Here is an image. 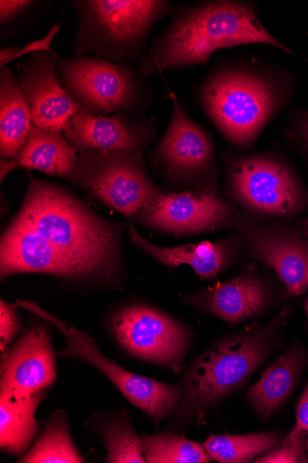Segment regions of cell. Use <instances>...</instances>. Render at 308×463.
I'll list each match as a JSON object with an SVG mask.
<instances>
[{
  "mask_svg": "<svg viewBox=\"0 0 308 463\" xmlns=\"http://www.w3.org/2000/svg\"><path fill=\"white\" fill-rule=\"evenodd\" d=\"M84 426L100 437L107 449V462L146 463L142 438L125 411L94 414Z\"/></svg>",
  "mask_w": 308,
  "mask_h": 463,
  "instance_id": "24",
  "label": "cell"
},
{
  "mask_svg": "<svg viewBox=\"0 0 308 463\" xmlns=\"http://www.w3.org/2000/svg\"><path fill=\"white\" fill-rule=\"evenodd\" d=\"M294 428L308 432V383L297 403Z\"/></svg>",
  "mask_w": 308,
  "mask_h": 463,
  "instance_id": "33",
  "label": "cell"
},
{
  "mask_svg": "<svg viewBox=\"0 0 308 463\" xmlns=\"http://www.w3.org/2000/svg\"><path fill=\"white\" fill-rule=\"evenodd\" d=\"M304 309H305V312H306V316H307V318H308V298L304 303Z\"/></svg>",
  "mask_w": 308,
  "mask_h": 463,
  "instance_id": "36",
  "label": "cell"
},
{
  "mask_svg": "<svg viewBox=\"0 0 308 463\" xmlns=\"http://www.w3.org/2000/svg\"><path fill=\"white\" fill-rule=\"evenodd\" d=\"M37 4L33 0H2L0 2V24L5 26L24 15Z\"/></svg>",
  "mask_w": 308,
  "mask_h": 463,
  "instance_id": "32",
  "label": "cell"
},
{
  "mask_svg": "<svg viewBox=\"0 0 308 463\" xmlns=\"http://www.w3.org/2000/svg\"><path fill=\"white\" fill-rule=\"evenodd\" d=\"M110 329L129 354L177 372L184 366L195 338L185 323L141 303L118 309L110 320Z\"/></svg>",
  "mask_w": 308,
  "mask_h": 463,
  "instance_id": "11",
  "label": "cell"
},
{
  "mask_svg": "<svg viewBox=\"0 0 308 463\" xmlns=\"http://www.w3.org/2000/svg\"><path fill=\"white\" fill-rule=\"evenodd\" d=\"M59 57L43 51L17 64L18 80L36 128L64 132L73 116L83 108L67 92L58 75Z\"/></svg>",
  "mask_w": 308,
  "mask_h": 463,
  "instance_id": "16",
  "label": "cell"
},
{
  "mask_svg": "<svg viewBox=\"0 0 308 463\" xmlns=\"http://www.w3.org/2000/svg\"><path fill=\"white\" fill-rule=\"evenodd\" d=\"M274 432H259L247 435H211L202 446L210 458L219 463H247L266 454L282 440Z\"/></svg>",
  "mask_w": 308,
  "mask_h": 463,
  "instance_id": "26",
  "label": "cell"
},
{
  "mask_svg": "<svg viewBox=\"0 0 308 463\" xmlns=\"http://www.w3.org/2000/svg\"><path fill=\"white\" fill-rule=\"evenodd\" d=\"M302 235L308 240V218L303 222Z\"/></svg>",
  "mask_w": 308,
  "mask_h": 463,
  "instance_id": "35",
  "label": "cell"
},
{
  "mask_svg": "<svg viewBox=\"0 0 308 463\" xmlns=\"http://www.w3.org/2000/svg\"><path fill=\"white\" fill-rule=\"evenodd\" d=\"M24 273L47 274L72 284L117 288L102 272L62 254L15 217L0 241V278Z\"/></svg>",
  "mask_w": 308,
  "mask_h": 463,
  "instance_id": "12",
  "label": "cell"
},
{
  "mask_svg": "<svg viewBox=\"0 0 308 463\" xmlns=\"http://www.w3.org/2000/svg\"><path fill=\"white\" fill-rule=\"evenodd\" d=\"M295 83L294 72L266 57H228L210 66L197 99L235 151L247 154L292 105Z\"/></svg>",
  "mask_w": 308,
  "mask_h": 463,
  "instance_id": "1",
  "label": "cell"
},
{
  "mask_svg": "<svg viewBox=\"0 0 308 463\" xmlns=\"http://www.w3.org/2000/svg\"><path fill=\"white\" fill-rule=\"evenodd\" d=\"M129 240L170 271L188 265L202 280H211L226 273L245 254L244 244L236 232L216 241L164 247L150 242L131 224Z\"/></svg>",
  "mask_w": 308,
  "mask_h": 463,
  "instance_id": "19",
  "label": "cell"
},
{
  "mask_svg": "<svg viewBox=\"0 0 308 463\" xmlns=\"http://www.w3.org/2000/svg\"><path fill=\"white\" fill-rule=\"evenodd\" d=\"M223 195L246 218L288 221L308 213V189L280 152L223 153Z\"/></svg>",
  "mask_w": 308,
  "mask_h": 463,
  "instance_id": "5",
  "label": "cell"
},
{
  "mask_svg": "<svg viewBox=\"0 0 308 463\" xmlns=\"http://www.w3.org/2000/svg\"><path fill=\"white\" fill-rule=\"evenodd\" d=\"M304 446H305V449H306V452H307V455H308V435H307V437L305 439Z\"/></svg>",
  "mask_w": 308,
  "mask_h": 463,
  "instance_id": "37",
  "label": "cell"
},
{
  "mask_svg": "<svg viewBox=\"0 0 308 463\" xmlns=\"http://www.w3.org/2000/svg\"><path fill=\"white\" fill-rule=\"evenodd\" d=\"M45 397L46 392L23 402L0 398V449L17 458L20 462L33 446L42 427L35 413Z\"/></svg>",
  "mask_w": 308,
  "mask_h": 463,
  "instance_id": "23",
  "label": "cell"
},
{
  "mask_svg": "<svg viewBox=\"0 0 308 463\" xmlns=\"http://www.w3.org/2000/svg\"><path fill=\"white\" fill-rule=\"evenodd\" d=\"M69 181L130 220L163 194L150 175L145 156L121 151L92 150L79 154Z\"/></svg>",
  "mask_w": 308,
  "mask_h": 463,
  "instance_id": "9",
  "label": "cell"
},
{
  "mask_svg": "<svg viewBox=\"0 0 308 463\" xmlns=\"http://www.w3.org/2000/svg\"><path fill=\"white\" fill-rule=\"evenodd\" d=\"M61 29V24H55L45 37L30 42V43L21 47L3 48L0 51V68L7 66L13 61L31 55L33 53L43 51H51L52 42Z\"/></svg>",
  "mask_w": 308,
  "mask_h": 463,
  "instance_id": "30",
  "label": "cell"
},
{
  "mask_svg": "<svg viewBox=\"0 0 308 463\" xmlns=\"http://www.w3.org/2000/svg\"><path fill=\"white\" fill-rule=\"evenodd\" d=\"M146 463H209L211 458L202 444L178 433L163 431L142 439Z\"/></svg>",
  "mask_w": 308,
  "mask_h": 463,
  "instance_id": "27",
  "label": "cell"
},
{
  "mask_svg": "<svg viewBox=\"0 0 308 463\" xmlns=\"http://www.w3.org/2000/svg\"><path fill=\"white\" fill-rule=\"evenodd\" d=\"M16 306L45 320L62 333L66 348L60 353L61 358L80 361L97 368L131 404L151 417L156 428L180 408L183 397L182 383L165 384L129 372L106 357L89 334L42 309L34 302L17 300Z\"/></svg>",
  "mask_w": 308,
  "mask_h": 463,
  "instance_id": "10",
  "label": "cell"
},
{
  "mask_svg": "<svg viewBox=\"0 0 308 463\" xmlns=\"http://www.w3.org/2000/svg\"><path fill=\"white\" fill-rule=\"evenodd\" d=\"M306 281H307V284H308V273H307V276H306Z\"/></svg>",
  "mask_w": 308,
  "mask_h": 463,
  "instance_id": "39",
  "label": "cell"
},
{
  "mask_svg": "<svg viewBox=\"0 0 308 463\" xmlns=\"http://www.w3.org/2000/svg\"><path fill=\"white\" fill-rule=\"evenodd\" d=\"M64 137L79 154L113 150L145 156L157 136L153 117L101 116L81 110L71 118Z\"/></svg>",
  "mask_w": 308,
  "mask_h": 463,
  "instance_id": "18",
  "label": "cell"
},
{
  "mask_svg": "<svg viewBox=\"0 0 308 463\" xmlns=\"http://www.w3.org/2000/svg\"><path fill=\"white\" fill-rule=\"evenodd\" d=\"M291 310L285 307L266 324L226 335L201 354L182 377V401L170 425L188 428L243 388L274 353Z\"/></svg>",
  "mask_w": 308,
  "mask_h": 463,
  "instance_id": "4",
  "label": "cell"
},
{
  "mask_svg": "<svg viewBox=\"0 0 308 463\" xmlns=\"http://www.w3.org/2000/svg\"><path fill=\"white\" fill-rule=\"evenodd\" d=\"M78 157L62 132L42 129L33 125L14 162L16 167H26L69 180L78 164Z\"/></svg>",
  "mask_w": 308,
  "mask_h": 463,
  "instance_id": "22",
  "label": "cell"
},
{
  "mask_svg": "<svg viewBox=\"0 0 308 463\" xmlns=\"http://www.w3.org/2000/svg\"><path fill=\"white\" fill-rule=\"evenodd\" d=\"M301 59L308 64V58L307 57H303V56H301Z\"/></svg>",
  "mask_w": 308,
  "mask_h": 463,
  "instance_id": "38",
  "label": "cell"
},
{
  "mask_svg": "<svg viewBox=\"0 0 308 463\" xmlns=\"http://www.w3.org/2000/svg\"><path fill=\"white\" fill-rule=\"evenodd\" d=\"M79 24L74 57L117 63L141 61L153 28L173 10L167 0H74Z\"/></svg>",
  "mask_w": 308,
  "mask_h": 463,
  "instance_id": "6",
  "label": "cell"
},
{
  "mask_svg": "<svg viewBox=\"0 0 308 463\" xmlns=\"http://www.w3.org/2000/svg\"><path fill=\"white\" fill-rule=\"evenodd\" d=\"M286 225L282 221H251L238 212L233 232L251 259L275 272L287 296L298 298L308 288V240Z\"/></svg>",
  "mask_w": 308,
  "mask_h": 463,
  "instance_id": "13",
  "label": "cell"
},
{
  "mask_svg": "<svg viewBox=\"0 0 308 463\" xmlns=\"http://www.w3.org/2000/svg\"><path fill=\"white\" fill-rule=\"evenodd\" d=\"M57 380L52 330L45 320L33 322L0 363V398L23 402L51 388Z\"/></svg>",
  "mask_w": 308,
  "mask_h": 463,
  "instance_id": "14",
  "label": "cell"
},
{
  "mask_svg": "<svg viewBox=\"0 0 308 463\" xmlns=\"http://www.w3.org/2000/svg\"><path fill=\"white\" fill-rule=\"evenodd\" d=\"M172 117L168 128L150 153L157 176L173 192L191 191L223 196L221 171L214 141L169 93Z\"/></svg>",
  "mask_w": 308,
  "mask_h": 463,
  "instance_id": "8",
  "label": "cell"
},
{
  "mask_svg": "<svg viewBox=\"0 0 308 463\" xmlns=\"http://www.w3.org/2000/svg\"><path fill=\"white\" fill-rule=\"evenodd\" d=\"M276 292L257 269L196 291L185 298L187 306L229 325H238L266 314L274 307Z\"/></svg>",
  "mask_w": 308,
  "mask_h": 463,
  "instance_id": "17",
  "label": "cell"
},
{
  "mask_svg": "<svg viewBox=\"0 0 308 463\" xmlns=\"http://www.w3.org/2000/svg\"><path fill=\"white\" fill-rule=\"evenodd\" d=\"M281 135L302 156L308 167V109H292Z\"/></svg>",
  "mask_w": 308,
  "mask_h": 463,
  "instance_id": "29",
  "label": "cell"
},
{
  "mask_svg": "<svg viewBox=\"0 0 308 463\" xmlns=\"http://www.w3.org/2000/svg\"><path fill=\"white\" fill-rule=\"evenodd\" d=\"M23 329L16 305L0 301V350L4 354Z\"/></svg>",
  "mask_w": 308,
  "mask_h": 463,
  "instance_id": "31",
  "label": "cell"
},
{
  "mask_svg": "<svg viewBox=\"0 0 308 463\" xmlns=\"http://www.w3.org/2000/svg\"><path fill=\"white\" fill-rule=\"evenodd\" d=\"M31 110L18 77L11 67L0 68V155L14 160L33 126Z\"/></svg>",
  "mask_w": 308,
  "mask_h": 463,
  "instance_id": "21",
  "label": "cell"
},
{
  "mask_svg": "<svg viewBox=\"0 0 308 463\" xmlns=\"http://www.w3.org/2000/svg\"><path fill=\"white\" fill-rule=\"evenodd\" d=\"M308 432L294 428L285 439L266 454L257 457L256 463L308 462L304 442Z\"/></svg>",
  "mask_w": 308,
  "mask_h": 463,
  "instance_id": "28",
  "label": "cell"
},
{
  "mask_svg": "<svg viewBox=\"0 0 308 463\" xmlns=\"http://www.w3.org/2000/svg\"><path fill=\"white\" fill-rule=\"evenodd\" d=\"M58 75L67 92L94 115L142 117L151 108L148 77L126 63L98 57H59Z\"/></svg>",
  "mask_w": 308,
  "mask_h": 463,
  "instance_id": "7",
  "label": "cell"
},
{
  "mask_svg": "<svg viewBox=\"0 0 308 463\" xmlns=\"http://www.w3.org/2000/svg\"><path fill=\"white\" fill-rule=\"evenodd\" d=\"M246 45H267L295 55L263 24L252 2L206 0L182 5L140 61L138 70L150 78L206 65L218 51Z\"/></svg>",
  "mask_w": 308,
  "mask_h": 463,
  "instance_id": "2",
  "label": "cell"
},
{
  "mask_svg": "<svg viewBox=\"0 0 308 463\" xmlns=\"http://www.w3.org/2000/svg\"><path fill=\"white\" fill-rule=\"evenodd\" d=\"M15 217L62 254L99 270L117 288L123 284L125 224L100 216L61 185L36 178Z\"/></svg>",
  "mask_w": 308,
  "mask_h": 463,
  "instance_id": "3",
  "label": "cell"
},
{
  "mask_svg": "<svg viewBox=\"0 0 308 463\" xmlns=\"http://www.w3.org/2000/svg\"><path fill=\"white\" fill-rule=\"evenodd\" d=\"M16 165L14 160L2 159L0 161V180L2 183L5 180V178L15 170Z\"/></svg>",
  "mask_w": 308,
  "mask_h": 463,
  "instance_id": "34",
  "label": "cell"
},
{
  "mask_svg": "<svg viewBox=\"0 0 308 463\" xmlns=\"http://www.w3.org/2000/svg\"><path fill=\"white\" fill-rule=\"evenodd\" d=\"M238 210L224 195L191 191L163 192L135 218V223L174 236L233 231Z\"/></svg>",
  "mask_w": 308,
  "mask_h": 463,
  "instance_id": "15",
  "label": "cell"
},
{
  "mask_svg": "<svg viewBox=\"0 0 308 463\" xmlns=\"http://www.w3.org/2000/svg\"><path fill=\"white\" fill-rule=\"evenodd\" d=\"M21 462H84L72 439L68 415L64 411H57L51 415L45 428H43Z\"/></svg>",
  "mask_w": 308,
  "mask_h": 463,
  "instance_id": "25",
  "label": "cell"
},
{
  "mask_svg": "<svg viewBox=\"0 0 308 463\" xmlns=\"http://www.w3.org/2000/svg\"><path fill=\"white\" fill-rule=\"evenodd\" d=\"M307 360L305 349L293 345L263 372L260 380L246 393V400L258 418L270 419L295 391Z\"/></svg>",
  "mask_w": 308,
  "mask_h": 463,
  "instance_id": "20",
  "label": "cell"
}]
</instances>
